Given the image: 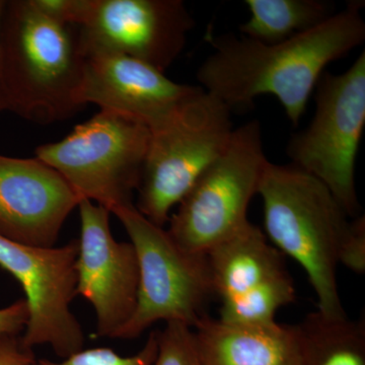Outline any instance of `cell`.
Wrapping results in <instances>:
<instances>
[{
    "label": "cell",
    "instance_id": "cell-8",
    "mask_svg": "<svg viewBox=\"0 0 365 365\" xmlns=\"http://www.w3.org/2000/svg\"><path fill=\"white\" fill-rule=\"evenodd\" d=\"M314 100L311 123L288 141L290 163L323 182L346 213L357 217L355 163L365 127V52L343 73L324 72Z\"/></svg>",
    "mask_w": 365,
    "mask_h": 365
},
{
    "label": "cell",
    "instance_id": "cell-14",
    "mask_svg": "<svg viewBox=\"0 0 365 365\" xmlns=\"http://www.w3.org/2000/svg\"><path fill=\"white\" fill-rule=\"evenodd\" d=\"M204 365H302L294 326H235L204 317L193 328Z\"/></svg>",
    "mask_w": 365,
    "mask_h": 365
},
{
    "label": "cell",
    "instance_id": "cell-22",
    "mask_svg": "<svg viewBox=\"0 0 365 365\" xmlns=\"http://www.w3.org/2000/svg\"><path fill=\"white\" fill-rule=\"evenodd\" d=\"M35 360L33 349L19 335L0 338V365H31Z\"/></svg>",
    "mask_w": 365,
    "mask_h": 365
},
{
    "label": "cell",
    "instance_id": "cell-16",
    "mask_svg": "<svg viewBox=\"0 0 365 365\" xmlns=\"http://www.w3.org/2000/svg\"><path fill=\"white\" fill-rule=\"evenodd\" d=\"M295 328L302 365H365L364 319L328 318L316 312Z\"/></svg>",
    "mask_w": 365,
    "mask_h": 365
},
{
    "label": "cell",
    "instance_id": "cell-4",
    "mask_svg": "<svg viewBox=\"0 0 365 365\" xmlns=\"http://www.w3.org/2000/svg\"><path fill=\"white\" fill-rule=\"evenodd\" d=\"M234 130L230 108L203 88L150 129L137 210L165 227L173 208L222 155Z\"/></svg>",
    "mask_w": 365,
    "mask_h": 365
},
{
    "label": "cell",
    "instance_id": "cell-11",
    "mask_svg": "<svg viewBox=\"0 0 365 365\" xmlns=\"http://www.w3.org/2000/svg\"><path fill=\"white\" fill-rule=\"evenodd\" d=\"M81 237L76 269V295L93 307L96 336L114 339L135 311L139 268L131 242H118L110 227V211L81 199Z\"/></svg>",
    "mask_w": 365,
    "mask_h": 365
},
{
    "label": "cell",
    "instance_id": "cell-1",
    "mask_svg": "<svg viewBox=\"0 0 365 365\" xmlns=\"http://www.w3.org/2000/svg\"><path fill=\"white\" fill-rule=\"evenodd\" d=\"M362 6L349 2L319 26L275 44L232 34L208 36L213 53L199 66L197 79L232 112L248 109L260 96H275L297 126L326 67L364 42Z\"/></svg>",
    "mask_w": 365,
    "mask_h": 365
},
{
    "label": "cell",
    "instance_id": "cell-20",
    "mask_svg": "<svg viewBox=\"0 0 365 365\" xmlns=\"http://www.w3.org/2000/svg\"><path fill=\"white\" fill-rule=\"evenodd\" d=\"M158 355V331L151 332L143 349L133 356L123 357L107 347L83 349L55 362L48 359H36L31 365H153Z\"/></svg>",
    "mask_w": 365,
    "mask_h": 365
},
{
    "label": "cell",
    "instance_id": "cell-9",
    "mask_svg": "<svg viewBox=\"0 0 365 365\" xmlns=\"http://www.w3.org/2000/svg\"><path fill=\"white\" fill-rule=\"evenodd\" d=\"M194 26L182 0H78L73 21L83 56L124 55L163 73Z\"/></svg>",
    "mask_w": 365,
    "mask_h": 365
},
{
    "label": "cell",
    "instance_id": "cell-10",
    "mask_svg": "<svg viewBox=\"0 0 365 365\" xmlns=\"http://www.w3.org/2000/svg\"><path fill=\"white\" fill-rule=\"evenodd\" d=\"M78 240L59 248H40L0 235V267L25 292L29 321L21 341L26 347L49 345L62 359L83 349L85 334L71 309L78 297Z\"/></svg>",
    "mask_w": 365,
    "mask_h": 365
},
{
    "label": "cell",
    "instance_id": "cell-17",
    "mask_svg": "<svg viewBox=\"0 0 365 365\" xmlns=\"http://www.w3.org/2000/svg\"><path fill=\"white\" fill-rule=\"evenodd\" d=\"M251 18L240 26L249 39L275 44L311 30L333 16L323 0H246Z\"/></svg>",
    "mask_w": 365,
    "mask_h": 365
},
{
    "label": "cell",
    "instance_id": "cell-2",
    "mask_svg": "<svg viewBox=\"0 0 365 365\" xmlns=\"http://www.w3.org/2000/svg\"><path fill=\"white\" fill-rule=\"evenodd\" d=\"M0 45L6 111L48 125L85 107L86 57L76 26L55 20L36 0H6Z\"/></svg>",
    "mask_w": 365,
    "mask_h": 365
},
{
    "label": "cell",
    "instance_id": "cell-19",
    "mask_svg": "<svg viewBox=\"0 0 365 365\" xmlns=\"http://www.w3.org/2000/svg\"><path fill=\"white\" fill-rule=\"evenodd\" d=\"M153 365H204L193 328L172 322L158 331V355Z\"/></svg>",
    "mask_w": 365,
    "mask_h": 365
},
{
    "label": "cell",
    "instance_id": "cell-24",
    "mask_svg": "<svg viewBox=\"0 0 365 365\" xmlns=\"http://www.w3.org/2000/svg\"><path fill=\"white\" fill-rule=\"evenodd\" d=\"M6 0H0V23ZM6 111V93H4V74H2L1 45H0V114Z\"/></svg>",
    "mask_w": 365,
    "mask_h": 365
},
{
    "label": "cell",
    "instance_id": "cell-15",
    "mask_svg": "<svg viewBox=\"0 0 365 365\" xmlns=\"http://www.w3.org/2000/svg\"><path fill=\"white\" fill-rule=\"evenodd\" d=\"M206 256L216 297L222 302L287 272L282 253L268 242L260 227L250 222L209 250Z\"/></svg>",
    "mask_w": 365,
    "mask_h": 365
},
{
    "label": "cell",
    "instance_id": "cell-3",
    "mask_svg": "<svg viewBox=\"0 0 365 365\" xmlns=\"http://www.w3.org/2000/svg\"><path fill=\"white\" fill-rule=\"evenodd\" d=\"M258 194L266 237L306 271L318 297L319 313L328 318L347 317L337 271L350 216L323 182L292 163L269 162Z\"/></svg>",
    "mask_w": 365,
    "mask_h": 365
},
{
    "label": "cell",
    "instance_id": "cell-13",
    "mask_svg": "<svg viewBox=\"0 0 365 365\" xmlns=\"http://www.w3.org/2000/svg\"><path fill=\"white\" fill-rule=\"evenodd\" d=\"M201 88L175 83L163 72L131 57L96 54L86 57L81 100L83 106L97 105L151 129Z\"/></svg>",
    "mask_w": 365,
    "mask_h": 365
},
{
    "label": "cell",
    "instance_id": "cell-6",
    "mask_svg": "<svg viewBox=\"0 0 365 365\" xmlns=\"http://www.w3.org/2000/svg\"><path fill=\"white\" fill-rule=\"evenodd\" d=\"M150 137V129L141 122L101 110L66 138L42 144L35 153L66 180L79 198L112 213L134 204Z\"/></svg>",
    "mask_w": 365,
    "mask_h": 365
},
{
    "label": "cell",
    "instance_id": "cell-23",
    "mask_svg": "<svg viewBox=\"0 0 365 365\" xmlns=\"http://www.w3.org/2000/svg\"><path fill=\"white\" fill-rule=\"evenodd\" d=\"M29 321L25 299L16 300L11 306L0 309V338L16 336L25 330Z\"/></svg>",
    "mask_w": 365,
    "mask_h": 365
},
{
    "label": "cell",
    "instance_id": "cell-12",
    "mask_svg": "<svg viewBox=\"0 0 365 365\" xmlns=\"http://www.w3.org/2000/svg\"><path fill=\"white\" fill-rule=\"evenodd\" d=\"M78 194L39 158L0 155V235L28 246L52 248Z\"/></svg>",
    "mask_w": 365,
    "mask_h": 365
},
{
    "label": "cell",
    "instance_id": "cell-21",
    "mask_svg": "<svg viewBox=\"0 0 365 365\" xmlns=\"http://www.w3.org/2000/svg\"><path fill=\"white\" fill-rule=\"evenodd\" d=\"M340 264L353 272H365V217L357 216L351 220L340 253Z\"/></svg>",
    "mask_w": 365,
    "mask_h": 365
},
{
    "label": "cell",
    "instance_id": "cell-18",
    "mask_svg": "<svg viewBox=\"0 0 365 365\" xmlns=\"http://www.w3.org/2000/svg\"><path fill=\"white\" fill-rule=\"evenodd\" d=\"M294 299V281L287 272L247 294L223 300L218 319L235 326L269 325L276 322L278 309Z\"/></svg>",
    "mask_w": 365,
    "mask_h": 365
},
{
    "label": "cell",
    "instance_id": "cell-7",
    "mask_svg": "<svg viewBox=\"0 0 365 365\" xmlns=\"http://www.w3.org/2000/svg\"><path fill=\"white\" fill-rule=\"evenodd\" d=\"M268 163L258 120L235 128L227 148L170 215V237L182 248L206 254L235 234L250 222V203Z\"/></svg>",
    "mask_w": 365,
    "mask_h": 365
},
{
    "label": "cell",
    "instance_id": "cell-5",
    "mask_svg": "<svg viewBox=\"0 0 365 365\" xmlns=\"http://www.w3.org/2000/svg\"><path fill=\"white\" fill-rule=\"evenodd\" d=\"M122 223L139 268L135 311L114 339H136L160 321L194 328L215 297L206 254L182 248L165 227L144 217L135 205L113 211Z\"/></svg>",
    "mask_w": 365,
    "mask_h": 365
}]
</instances>
